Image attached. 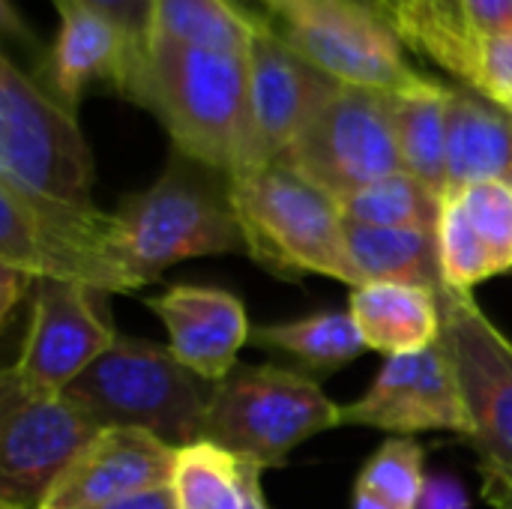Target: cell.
Listing matches in <instances>:
<instances>
[{
	"instance_id": "18",
	"label": "cell",
	"mask_w": 512,
	"mask_h": 509,
	"mask_svg": "<svg viewBox=\"0 0 512 509\" xmlns=\"http://www.w3.org/2000/svg\"><path fill=\"white\" fill-rule=\"evenodd\" d=\"M348 312L369 351L423 354L444 336L441 291L372 282L351 291Z\"/></svg>"
},
{
	"instance_id": "14",
	"label": "cell",
	"mask_w": 512,
	"mask_h": 509,
	"mask_svg": "<svg viewBox=\"0 0 512 509\" xmlns=\"http://www.w3.org/2000/svg\"><path fill=\"white\" fill-rule=\"evenodd\" d=\"M246 63L258 165L279 162L342 84L294 51L267 18L249 45Z\"/></svg>"
},
{
	"instance_id": "36",
	"label": "cell",
	"mask_w": 512,
	"mask_h": 509,
	"mask_svg": "<svg viewBox=\"0 0 512 509\" xmlns=\"http://www.w3.org/2000/svg\"><path fill=\"white\" fill-rule=\"evenodd\" d=\"M102 509H177V501H174L171 486H165V489H153V492L132 495L126 501H117V504Z\"/></svg>"
},
{
	"instance_id": "3",
	"label": "cell",
	"mask_w": 512,
	"mask_h": 509,
	"mask_svg": "<svg viewBox=\"0 0 512 509\" xmlns=\"http://www.w3.org/2000/svg\"><path fill=\"white\" fill-rule=\"evenodd\" d=\"M213 393L216 384L183 366L168 345L129 336H117L66 390L99 429H141L177 450L207 441Z\"/></svg>"
},
{
	"instance_id": "37",
	"label": "cell",
	"mask_w": 512,
	"mask_h": 509,
	"mask_svg": "<svg viewBox=\"0 0 512 509\" xmlns=\"http://www.w3.org/2000/svg\"><path fill=\"white\" fill-rule=\"evenodd\" d=\"M351 509H399L393 507L390 501H384L381 495H375V492H369L366 486H354V498H351Z\"/></svg>"
},
{
	"instance_id": "32",
	"label": "cell",
	"mask_w": 512,
	"mask_h": 509,
	"mask_svg": "<svg viewBox=\"0 0 512 509\" xmlns=\"http://www.w3.org/2000/svg\"><path fill=\"white\" fill-rule=\"evenodd\" d=\"M465 12L477 42L512 30V0H465Z\"/></svg>"
},
{
	"instance_id": "25",
	"label": "cell",
	"mask_w": 512,
	"mask_h": 509,
	"mask_svg": "<svg viewBox=\"0 0 512 509\" xmlns=\"http://www.w3.org/2000/svg\"><path fill=\"white\" fill-rule=\"evenodd\" d=\"M342 219L372 228H423L438 231L441 198L414 174L393 171L339 201Z\"/></svg>"
},
{
	"instance_id": "30",
	"label": "cell",
	"mask_w": 512,
	"mask_h": 509,
	"mask_svg": "<svg viewBox=\"0 0 512 509\" xmlns=\"http://www.w3.org/2000/svg\"><path fill=\"white\" fill-rule=\"evenodd\" d=\"M465 84L492 105L512 114V30L477 42L471 75Z\"/></svg>"
},
{
	"instance_id": "6",
	"label": "cell",
	"mask_w": 512,
	"mask_h": 509,
	"mask_svg": "<svg viewBox=\"0 0 512 509\" xmlns=\"http://www.w3.org/2000/svg\"><path fill=\"white\" fill-rule=\"evenodd\" d=\"M270 24L312 66L345 87L414 93L432 84L405 57V39L375 0H261Z\"/></svg>"
},
{
	"instance_id": "28",
	"label": "cell",
	"mask_w": 512,
	"mask_h": 509,
	"mask_svg": "<svg viewBox=\"0 0 512 509\" xmlns=\"http://www.w3.org/2000/svg\"><path fill=\"white\" fill-rule=\"evenodd\" d=\"M423 447L414 438H390L360 471L357 483L381 495L399 509H417L426 474H423Z\"/></svg>"
},
{
	"instance_id": "15",
	"label": "cell",
	"mask_w": 512,
	"mask_h": 509,
	"mask_svg": "<svg viewBox=\"0 0 512 509\" xmlns=\"http://www.w3.org/2000/svg\"><path fill=\"white\" fill-rule=\"evenodd\" d=\"M177 447L141 429H102L69 462L39 509H102L171 486Z\"/></svg>"
},
{
	"instance_id": "16",
	"label": "cell",
	"mask_w": 512,
	"mask_h": 509,
	"mask_svg": "<svg viewBox=\"0 0 512 509\" xmlns=\"http://www.w3.org/2000/svg\"><path fill=\"white\" fill-rule=\"evenodd\" d=\"M57 9L60 27L36 69V81L72 111L93 84H111L132 99L147 45L90 9L69 3Z\"/></svg>"
},
{
	"instance_id": "11",
	"label": "cell",
	"mask_w": 512,
	"mask_h": 509,
	"mask_svg": "<svg viewBox=\"0 0 512 509\" xmlns=\"http://www.w3.org/2000/svg\"><path fill=\"white\" fill-rule=\"evenodd\" d=\"M441 312L444 342L471 417L468 444L480 462L512 471V342L468 294L444 288Z\"/></svg>"
},
{
	"instance_id": "19",
	"label": "cell",
	"mask_w": 512,
	"mask_h": 509,
	"mask_svg": "<svg viewBox=\"0 0 512 509\" xmlns=\"http://www.w3.org/2000/svg\"><path fill=\"white\" fill-rule=\"evenodd\" d=\"M471 183L512 186V114L474 90H453L447 123V195Z\"/></svg>"
},
{
	"instance_id": "22",
	"label": "cell",
	"mask_w": 512,
	"mask_h": 509,
	"mask_svg": "<svg viewBox=\"0 0 512 509\" xmlns=\"http://www.w3.org/2000/svg\"><path fill=\"white\" fill-rule=\"evenodd\" d=\"M450 93L453 87L432 81L423 90L390 96V117H393L402 171L414 174L441 201L447 195Z\"/></svg>"
},
{
	"instance_id": "10",
	"label": "cell",
	"mask_w": 512,
	"mask_h": 509,
	"mask_svg": "<svg viewBox=\"0 0 512 509\" xmlns=\"http://www.w3.org/2000/svg\"><path fill=\"white\" fill-rule=\"evenodd\" d=\"M279 162L303 174L336 201L393 171H402L390 96L342 84Z\"/></svg>"
},
{
	"instance_id": "7",
	"label": "cell",
	"mask_w": 512,
	"mask_h": 509,
	"mask_svg": "<svg viewBox=\"0 0 512 509\" xmlns=\"http://www.w3.org/2000/svg\"><path fill=\"white\" fill-rule=\"evenodd\" d=\"M0 267L33 279L75 282L99 294H132L141 285L126 270L111 213L30 198L0 183Z\"/></svg>"
},
{
	"instance_id": "5",
	"label": "cell",
	"mask_w": 512,
	"mask_h": 509,
	"mask_svg": "<svg viewBox=\"0 0 512 509\" xmlns=\"http://www.w3.org/2000/svg\"><path fill=\"white\" fill-rule=\"evenodd\" d=\"M0 183L30 198L93 207L96 162L75 111L12 57L0 60Z\"/></svg>"
},
{
	"instance_id": "12",
	"label": "cell",
	"mask_w": 512,
	"mask_h": 509,
	"mask_svg": "<svg viewBox=\"0 0 512 509\" xmlns=\"http://www.w3.org/2000/svg\"><path fill=\"white\" fill-rule=\"evenodd\" d=\"M114 342L117 330L99 306V291L39 279L21 354L9 372L36 393H66Z\"/></svg>"
},
{
	"instance_id": "38",
	"label": "cell",
	"mask_w": 512,
	"mask_h": 509,
	"mask_svg": "<svg viewBox=\"0 0 512 509\" xmlns=\"http://www.w3.org/2000/svg\"><path fill=\"white\" fill-rule=\"evenodd\" d=\"M390 18H393V24L399 27V18H402V12H405V0H375Z\"/></svg>"
},
{
	"instance_id": "4",
	"label": "cell",
	"mask_w": 512,
	"mask_h": 509,
	"mask_svg": "<svg viewBox=\"0 0 512 509\" xmlns=\"http://www.w3.org/2000/svg\"><path fill=\"white\" fill-rule=\"evenodd\" d=\"M231 201L243 228L246 255L264 270L297 279L327 276L360 288L345 246L339 201L285 162L231 177Z\"/></svg>"
},
{
	"instance_id": "33",
	"label": "cell",
	"mask_w": 512,
	"mask_h": 509,
	"mask_svg": "<svg viewBox=\"0 0 512 509\" xmlns=\"http://www.w3.org/2000/svg\"><path fill=\"white\" fill-rule=\"evenodd\" d=\"M417 509H471V498L453 474H432L426 477Z\"/></svg>"
},
{
	"instance_id": "2",
	"label": "cell",
	"mask_w": 512,
	"mask_h": 509,
	"mask_svg": "<svg viewBox=\"0 0 512 509\" xmlns=\"http://www.w3.org/2000/svg\"><path fill=\"white\" fill-rule=\"evenodd\" d=\"M111 228L117 252L141 288L180 261L246 252L231 180L183 153L171 156L150 189L111 213Z\"/></svg>"
},
{
	"instance_id": "21",
	"label": "cell",
	"mask_w": 512,
	"mask_h": 509,
	"mask_svg": "<svg viewBox=\"0 0 512 509\" xmlns=\"http://www.w3.org/2000/svg\"><path fill=\"white\" fill-rule=\"evenodd\" d=\"M345 246L360 285L393 282L444 291L438 231L345 222Z\"/></svg>"
},
{
	"instance_id": "31",
	"label": "cell",
	"mask_w": 512,
	"mask_h": 509,
	"mask_svg": "<svg viewBox=\"0 0 512 509\" xmlns=\"http://www.w3.org/2000/svg\"><path fill=\"white\" fill-rule=\"evenodd\" d=\"M57 6H81L90 9L108 21H114L123 33H129L135 42L147 45L150 42V27H153V3L156 0H54Z\"/></svg>"
},
{
	"instance_id": "24",
	"label": "cell",
	"mask_w": 512,
	"mask_h": 509,
	"mask_svg": "<svg viewBox=\"0 0 512 509\" xmlns=\"http://www.w3.org/2000/svg\"><path fill=\"white\" fill-rule=\"evenodd\" d=\"M249 342L297 360L306 375H330L366 351L351 312H318L300 321L264 324L252 330Z\"/></svg>"
},
{
	"instance_id": "1",
	"label": "cell",
	"mask_w": 512,
	"mask_h": 509,
	"mask_svg": "<svg viewBox=\"0 0 512 509\" xmlns=\"http://www.w3.org/2000/svg\"><path fill=\"white\" fill-rule=\"evenodd\" d=\"M132 102L159 117L174 153L228 180L261 168L246 57L150 39Z\"/></svg>"
},
{
	"instance_id": "20",
	"label": "cell",
	"mask_w": 512,
	"mask_h": 509,
	"mask_svg": "<svg viewBox=\"0 0 512 509\" xmlns=\"http://www.w3.org/2000/svg\"><path fill=\"white\" fill-rule=\"evenodd\" d=\"M264 465L219 447L216 441H198L177 450L171 492L177 509H270L261 492Z\"/></svg>"
},
{
	"instance_id": "9",
	"label": "cell",
	"mask_w": 512,
	"mask_h": 509,
	"mask_svg": "<svg viewBox=\"0 0 512 509\" xmlns=\"http://www.w3.org/2000/svg\"><path fill=\"white\" fill-rule=\"evenodd\" d=\"M99 432L66 393H36L6 366L0 375V509H39Z\"/></svg>"
},
{
	"instance_id": "27",
	"label": "cell",
	"mask_w": 512,
	"mask_h": 509,
	"mask_svg": "<svg viewBox=\"0 0 512 509\" xmlns=\"http://www.w3.org/2000/svg\"><path fill=\"white\" fill-rule=\"evenodd\" d=\"M438 252H441V273H444V288L456 294L474 297V288L501 276L492 252L462 213V207L453 198L441 201V216H438Z\"/></svg>"
},
{
	"instance_id": "23",
	"label": "cell",
	"mask_w": 512,
	"mask_h": 509,
	"mask_svg": "<svg viewBox=\"0 0 512 509\" xmlns=\"http://www.w3.org/2000/svg\"><path fill=\"white\" fill-rule=\"evenodd\" d=\"M261 21L234 0H156L150 39L246 57Z\"/></svg>"
},
{
	"instance_id": "35",
	"label": "cell",
	"mask_w": 512,
	"mask_h": 509,
	"mask_svg": "<svg viewBox=\"0 0 512 509\" xmlns=\"http://www.w3.org/2000/svg\"><path fill=\"white\" fill-rule=\"evenodd\" d=\"M483 498L492 509H512V471L480 462Z\"/></svg>"
},
{
	"instance_id": "34",
	"label": "cell",
	"mask_w": 512,
	"mask_h": 509,
	"mask_svg": "<svg viewBox=\"0 0 512 509\" xmlns=\"http://www.w3.org/2000/svg\"><path fill=\"white\" fill-rule=\"evenodd\" d=\"M36 282L39 279H33L21 270L0 267V324L3 327L12 321L15 309L30 297V291H36Z\"/></svg>"
},
{
	"instance_id": "17",
	"label": "cell",
	"mask_w": 512,
	"mask_h": 509,
	"mask_svg": "<svg viewBox=\"0 0 512 509\" xmlns=\"http://www.w3.org/2000/svg\"><path fill=\"white\" fill-rule=\"evenodd\" d=\"M144 306L168 330L174 357L213 384L237 369V354L252 339L243 300L225 288L171 285L156 297H144Z\"/></svg>"
},
{
	"instance_id": "13",
	"label": "cell",
	"mask_w": 512,
	"mask_h": 509,
	"mask_svg": "<svg viewBox=\"0 0 512 509\" xmlns=\"http://www.w3.org/2000/svg\"><path fill=\"white\" fill-rule=\"evenodd\" d=\"M342 426H369L396 438L450 432L468 441L471 417L444 336L423 354L387 357L369 390L342 405Z\"/></svg>"
},
{
	"instance_id": "26",
	"label": "cell",
	"mask_w": 512,
	"mask_h": 509,
	"mask_svg": "<svg viewBox=\"0 0 512 509\" xmlns=\"http://www.w3.org/2000/svg\"><path fill=\"white\" fill-rule=\"evenodd\" d=\"M399 33L411 48L468 81L477 39L468 24L465 0H405Z\"/></svg>"
},
{
	"instance_id": "8",
	"label": "cell",
	"mask_w": 512,
	"mask_h": 509,
	"mask_svg": "<svg viewBox=\"0 0 512 509\" xmlns=\"http://www.w3.org/2000/svg\"><path fill=\"white\" fill-rule=\"evenodd\" d=\"M336 426L342 405L327 399L312 375L273 363L237 366L216 384L207 441L276 468L300 444Z\"/></svg>"
},
{
	"instance_id": "29",
	"label": "cell",
	"mask_w": 512,
	"mask_h": 509,
	"mask_svg": "<svg viewBox=\"0 0 512 509\" xmlns=\"http://www.w3.org/2000/svg\"><path fill=\"white\" fill-rule=\"evenodd\" d=\"M444 198H453L486 249L492 252L498 273H512V186L510 183H471Z\"/></svg>"
}]
</instances>
